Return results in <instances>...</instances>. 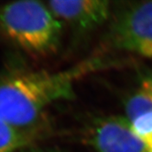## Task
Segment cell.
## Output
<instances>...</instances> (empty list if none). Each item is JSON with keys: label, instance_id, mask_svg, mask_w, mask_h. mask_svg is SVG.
Masks as SVG:
<instances>
[{"label": "cell", "instance_id": "6da1fadb", "mask_svg": "<svg viewBox=\"0 0 152 152\" xmlns=\"http://www.w3.org/2000/svg\"><path fill=\"white\" fill-rule=\"evenodd\" d=\"M106 67L91 58L58 72L15 70L0 77V118L20 129H30L51 104L75 96V84Z\"/></svg>", "mask_w": 152, "mask_h": 152}, {"label": "cell", "instance_id": "9c48e42d", "mask_svg": "<svg viewBox=\"0 0 152 152\" xmlns=\"http://www.w3.org/2000/svg\"><path fill=\"white\" fill-rule=\"evenodd\" d=\"M142 141L145 144L146 152H152V135L147 137L145 140H143Z\"/></svg>", "mask_w": 152, "mask_h": 152}, {"label": "cell", "instance_id": "ba28073f", "mask_svg": "<svg viewBox=\"0 0 152 152\" xmlns=\"http://www.w3.org/2000/svg\"><path fill=\"white\" fill-rule=\"evenodd\" d=\"M20 152H62L53 149H37V148H26Z\"/></svg>", "mask_w": 152, "mask_h": 152}, {"label": "cell", "instance_id": "3957f363", "mask_svg": "<svg viewBox=\"0 0 152 152\" xmlns=\"http://www.w3.org/2000/svg\"><path fill=\"white\" fill-rule=\"evenodd\" d=\"M109 37L116 48L152 58V1L120 7L112 16Z\"/></svg>", "mask_w": 152, "mask_h": 152}, {"label": "cell", "instance_id": "52a82bcc", "mask_svg": "<svg viewBox=\"0 0 152 152\" xmlns=\"http://www.w3.org/2000/svg\"><path fill=\"white\" fill-rule=\"evenodd\" d=\"M35 134L30 129H20L0 118V152H20L29 148Z\"/></svg>", "mask_w": 152, "mask_h": 152}, {"label": "cell", "instance_id": "7a4b0ae2", "mask_svg": "<svg viewBox=\"0 0 152 152\" xmlns=\"http://www.w3.org/2000/svg\"><path fill=\"white\" fill-rule=\"evenodd\" d=\"M0 29L25 51L46 54L59 44L62 22L41 2L17 1L0 7Z\"/></svg>", "mask_w": 152, "mask_h": 152}, {"label": "cell", "instance_id": "5b68a950", "mask_svg": "<svg viewBox=\"0 0 152 152\" xmlns=\"http://www.w3.org/2000/svg\"><path fill=\"white\" fill-rule=\"evenodd\" d=\"M47 5L60 21L80 32H89L102 26L112 15L108 1L58 0L48 2Z\"/></svg>", "mask_w": 152, "mask_h": 152}, {"label": "cell", "instance_id": "277c9868", "mask_svg": "<svg viewBox=\"0 0 152 152\" xmlns=\"http://www.w3.org/2000/svg\"><path fill=\"white\" fill-rule=\"evenodd\" d=\"M86 141L94 152H146L126 117L108 116L95 119L87 131Z\"/></svg>", "mask_w": 152, "mask_h": 152}, {"label": "cell", "instance_id": "8992f818", "mask_svg": "<svg viewBox=\"0 0 152 152\" xmlns=\"http://www.w3.org/2000/svg\"><path fill=\"white\" fill-rule=\"evenodd\" d=\"M126 118L141 140L152 135V69L140 75L135 89L125 100Z\"/></svg>", "mask_w": 152, "mask_h": 152}]
</instances>
